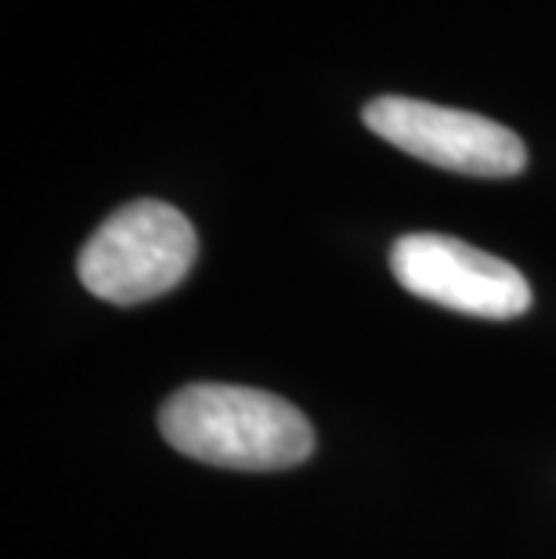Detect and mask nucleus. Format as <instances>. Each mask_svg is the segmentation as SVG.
I'll return each instance as SVG.
<instances>
[{
  "label": "nucleus",
  "mask_w": 556,
  "mask_h": 559,
  "mask_svg": "<svg viewBox=\"0 0 556 559\" xmlns=\"http://www.w3.org/2000/svg\"><path fill=\"white\" fill-rule=\"evenodd\" d=\"M192 221L170 202H127L80 249L76 271L84 289L109 304H145L177 289L196 264Z\"/></svg>",
  "instance_id": "obj_2"
},
{
  "label": "nucleus",
  "mask_w": 556,
  "mask_h": 559,
  "mask_svg": "<svg viewBox=\"0 0 556 559\" xmlns=\"http://www.w3.org/2000/svg\"><path fill=\"white\" fill-rule=\"evenodd\" d=\"M159 433L188 459L246 473L300 466L315 451V430L300 408L232 383L181 386L159 408Z\"/></svg>",
  "instance_id": "obj_1"
},
{
  "label": "nucleus",
  "mask_w": 556,
  "mask_h": 559,
  "mask_svg": "<svg viewBox=\"0 0 556 559\" xmlns=\"http://www.w3.org/2000/svg\"><path fill=\"white\" fill-rule=\"evenodd\" d=\"M390 271L412 296L459 314L506 321L531 307V285L513 264L452 235H401L390 246Z\"/></svg>",
  "instance_id": "obj_4"
},
{
  "label": "nucleus",
  "mask_w": 556,
  "mask_h": 559,
  "mask_svg": "<svg viewBox=\"0 0 556 559\" xmlns=\"http://www.w3.org/2000/svg\"><path fill=\"white\" fill-rule=\"evenodd\" d=\"M365 127L412 159L466 177H517L528 148L510 127L448 105L383 94L365 105Z\"/></svg>",
  "instance_id": "obj_3"
}]
</instances>
